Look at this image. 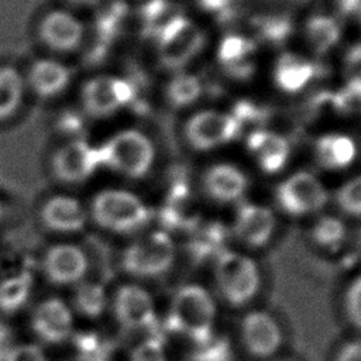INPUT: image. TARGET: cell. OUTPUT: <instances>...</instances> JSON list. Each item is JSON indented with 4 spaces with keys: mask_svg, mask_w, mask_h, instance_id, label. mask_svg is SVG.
<instances>
[{
    "mask_svg": "<svg viewBox=\"0 0 361 361\" xmlns=\"http://www.w3.org/2000/svg\"><path fill=\"white\" fill-rule=\"evenodd\" d=\"M216 305L210 293L199 285H185L173 296L168 314L171 330L183 334L195 344L213 334Z\"/></svg>",
    "mask_w": 361,
    "mask_h": 361,
    "instance_id": "1",
    "label": "cell"
},
{
    "mask_svg": "<svg viewBox=\"0 0 361 361\" xmlns=\"http://www.w3.org/2000/svg\"><path fill=\"white\" fill-rule=\"evenodd\" d=\"M99 149L100 165L128 178L144 176L154 162V145L140 131L126 130L113 135Z\"/></svg>",
    "mask_w": 361,
    "mask_h": 361,
    "instance_id": "2",
    "label": "cell"
},
{
    "mask_svg": "<svg viewBox=\"0 0 361 361\" xmlns=\"http://www.w3.org/2000/svg\"><path fill=\"white\" fill-rule=\"evenodd\" d=\"M93 220L111 231H134L149 220V210L142 200L131 192L107 189L96 195L92 203Z\"/></svg>",
    "mask_w": 361,
    "mask_h": 361,
    "instance_id": "3",
    "label": "cell"
},
{
    "mask_svg": "<svg viewBox=\"0 0 361 361\" xmlns=\"http://www.w3.org/2000/svg\"><path fill=\"white\" fill-rule=\"evenodd\" d=\"M214 279L221 296L233 306L248 303L259 289L255 262L244 254L228 250L216 257Z\"/></svg>",
    "mask_w": 361,
    "mask_h": 361,
    "instance_id": "4",
    "label": "cell"
},
{
    "mask_svg": "<svg viewBox=\"0 0 361 361\" xmlns=\"http://www.w3.org/2000/svg\"><path fill=\"white\" fill-rule=\"evenodd\" d=\"M175 259V244L166 231H151L134 241L123 255V267L137 276H158Z\"/></svg>",
    "mask_w": 361,
    "mask_h": 361,
    "instance_id": "5",
    "label": "cell"
},
{
    "mask_svg": "<svg viewBox=\"0 0 361 361\" xmlns=\"http://www.w3.org/2000/svg\"><path fill=\"white\" fill-rule=\"evenodd\" d=\"M203 34L182 16L169 18L158 32V55L168 69H178L188 63L202 48Z\"/></svg>",
    "mask_w": 361,
    "mask_h": 361,
    "instance_id": "6",
    "label": "cell"
},
{
    "mask_svg": "<svg viewBox=\"0 0 361 361\" xmlns=\"http://www.w3.org/2000/svg\"><path fill=\"white\" fill-rule=\"evenodd\" d=\"M329 193L319 178L306 171L283 179L275 192L278 206L289 216H307L323 209Z\"/></svg>",
    "mask_w": 361,
    "mask_h": 361,
    "instance_id": "7",
    "label": "cell"
},
{
    "mask_svg": "<svg viewBox=\"0 0 361 361\" xmlns=\"http://www.w3.org/2000/svg\"><path fill=\"white\" fill-rule=\"evenodd\" d=\"M134 99V87L130 82L100 75L87 80L80 92V103L87 116L109 117Z\"/></svg>",
    "mask_w": 361,
    "mask_h": 361,
    "instance_id": "8",
    "label": "cell"
},
{
    "mask_svg": "<svg viewBox=\"0 0 361 361\" xmlns=\"http://www.w3.org/2000/svg\"><path fill=\"white\" fill-rule=\"evenodd\" d=\"M241 130L231 114L202 111L193 116L185 127L188 142L196 149H210L235 138Z\"/></svg>",
    "mask_w": 361,
    "mask_h": 361,
    "instance_id": "9",
    "label": "cell"
},
{
    "mask_svg": "<svg viewBox=\"0 0 361 361\" xmlns=\"http://www.w3.org/2000/svg\"><path fill=\"white\" fill-rule=\"evenodd\" d=\"M38 37L41 42L54 52H73L85 39V25L72 13L52 10L41 18Z\"/></svg>",
    "mask_w": 361,
    "mask_h": 361,
    "instance_id": "10",
    "label": "cell"
},
{
    "mask_svg": "<svg viewBox=\"0 0 361 361\" xmlns=\"http://www.w3.org/2000/svg\"><path fill=\"white\" fill-rule=\"evenodd\" d=\"M99 165V149L82 140L65 144L52 158L55 176L66 183L83 182L97 169Z\"/></svg>",
    "mask_w": 361,
    "mask_h": 361,
    "instance_id": "11",
    "label": "cell"
},
{
    "mask_svg": "<svg viewBox=\"0 0 361 361\" xmlns=\"http://www.w3.org/2000/svg\"><path fill=\"white\" fill-rule=\"evenodd\" d=\"M241 338L250 354L258 358L274 355L282 344V331L267 312L254 310L241 322Z\"/></svg>",
    "mask_w": 361,
    "mask_h": 361,
    "instance_id": "12",
    "label": "cell"
},
{
    "mask_svg": "<svg viewBox=\"0 0 361 361\" xmlns=\"http://www.w3.org/2000/svg\"><path fill=\"white\" fill-rule=\"evenodd\" d=\"M114 313L118 323L130 330L151 329L157 319L151 295L135 285H127L117 290Z\"/></svg>",
    "mask_w": 361,
    "mask_h": 361,
    "instance_id": "13",
    "label": "cell"
},
{
    "mask_svg": "<svg viewBox=\"0 0 361 361\" xmlns=\"http://www.w3.org/2000/svg\"><path fill=\"white\" fill-rule=\"evenodd\" d=\"M275 216L272 210L262 204L244 202L235 210L233 230L235 237L247 245H265L275 230Z\"/></svg>",
    "mask_w": 361,
    "mask_h": 361,
    "instance_id": "14",
    "label": "cell"
},
{
    "mask_svg": "<svg viewBox=\"0 0 361 361\" xmlns=\"http://www.w3.org/2000/svg\"><path fill=\"white\" fill-rule=\"evenodd\" d=\"M87 269L83 251L71 244H59L48 250L44 259V271L49 281L61 285L80 281Z\"/></svg>",
    "mask_w": 361,
    "mask_h": 361,
    "instance_id": "15",
    "label": "cell"
},
{
    "mask_svg": "<svg viewBox=\"0 0 361 361\" xmlns=\"http://www.w3.org/2000/svg\"><path fill=\"white\" fill-rule=\"evenodd\" d=\"M32 327L39 338L48 343L63 341L72 330V314L59 299L39 303L32 316Z\"/></svg>",
    "mask_w": 361,
    "mask_h": 361,
    "instance_id": "16",
    "label": "cell"
},
{
    "mask_svg": "<svg viewBox=\"0 0 361 361\" xmlns=\"http://www.w3.org/2000/svg\"><path fill=\"white\" fill-rule=\"evenodd\" d=\"M72 79L71 69L55 59L35 61L27 73V85L41 99H52L65 92Z\"/></svg>",
    "mask_w": 361,
    "mask_h": 361,
    "instance_id": "17",
    "label": "cell"
},
{
    "mask_svg": "<svg viewBox=\"0 0 361 361\" xmlns=\"http://www.w3.org/2000/svg\"><path fill=\"white\" fill-rule=\"evenodd\" d=\"M206 193L219 203L238 202L247 190L248 180L241 169L230 164L212 166L203 179Z\"/></svg>",
    "mask_w": 361,
    "mask_h": 361,
    "instance_id": "18",
    "label": "cell"
},
{
    "mask_svg": "<svg viewBox=\"0 0 361 361\" xmlns=\"http://www.w3.org/2000/svg\"><path fill=\"white\" fill-rule=\"evenodd\" d=\"M247 148L265 173H276L286 165L290 148L289 142L272 131H254L247 138Z\"/></svg>",
    "mask_w": 361,
    "mask_h": 361,
    "instance_id": "19",
    "label": "cell"
},
{
    "mask_svg": "<svg viewBox=\"0 0 361 361\" xmlns=\"http://www.w3.org/2000/svg\"><path fill=\"white\" fill-rule=\"evenodd\" d=\"M47 227L62 233H75L86 223V210L82 203L69 196H55L49 199L41 213Z\"/></svg>",
    "mask_w": 361,
    "mask_h": 361,
    "instance_id": "20",
    "label": "cell"
},
{
    "mask_svg": "<svg viewBox=\"0 0 361 361\" xmlns=\"http://www.w3.org/2000/svg\"><path fill=\"white\" fill-rule=\"evenodd\" d=\"M162 220L166 226L192 230L199 224L197 203L188 188L179 185L166 197Z\"/></svg>",
    "mask_w": 361,
    "mask_h": 361,
    "instance_id": "21",
    "label": "cell"
},
{
    "mask_svg": "<svg viewBox=\"0 0 361 361\" xmlns=\"http://www.w3.org/2000/svg\"><path fill=\"white\" fill-rule=\"evenodd\" d=\"M354 141L343 134H326L316 141V157L326 169H344L355 158Z\"/></svg>",
    "mask_w": 361,
    "mask_h": 361,
    "instance_id": "22",
    "label": "cell"
},
{
    "mask_svg": "<svg viewBox=\"0 0 361 361\" xmlns=\"http://www.w3.org/2000/svg\"><path fill=\"white\" fill-rule=\"evenodd\" d=\"M314 65L293 54H283L275 68L276 85L289 93L299 92L314 75Z\"/></svg>",
    "mask_w": 361,
    "mask_h": 361,
    "instance_id": "23",
    "label": "cell"
},
{
    "mask_svg": "<svg viewBox=\"0 0 361 361\" xmlns=\"http://www.w3.org/2000/svg\"><path fill=\"white\" fill-rule=\"evenodd\" d=\"M254 44L240 35L226 37L219 48V61L235 76H247L252 71L247 65V58L252 52Z\"/></svg>",
    "mask_w": 361,
    "mask_h": 361,
    "instance_id": "24",
    "label": "cell"
},
{
    "mask_svg": "<svg viewBox=\"0 0 361 361\" xmlns=\"http://www.w3.org/2000/svg\"><path fill=\"white\" fill-rule=\"evenodd\" d=\"M25 80L11 66L0 68V121L11 117L20 107Z\"/></svg>",
    "mask_w": 361,
    "mask_h": 361,
    "instance_id": "25",
    "label": "cell"
},
{
    "mask_svg": "<svg viewBox=\"0 0 361 361\" xmlns=\"http://www.w3.org/2000/svg\"><path fill=\"white\" fill-rule=\"evenodd\" d=\"M32 278L27 272L8 276L0 282V310L14 312L28 299Z\"/></svg>",
    "mask_w": 361,
    "mask_h": 361,
    "instance_id": "26",
    "label": "cell"
},
{
    "mask_svg": "<svg viewBox=\"0 0 361 361\" xmlns=\"http://www.w3.org/2000/svg\"><path fill=\"white\" fill-rule=\"evenodd\" d=\"M192 238V251L199 258H207L213 254L217 257L224 248V228L220 224L209 223L202 227L195 226Z\"/></svg>",
    "mask_w": 361,
    "mask_h": 361,
    "instance_id": "27",
    "label": "cell"
},
{
    "mask_svg": "<svg viewBox=\"0 0 361 361\" xmlns=\"http://www.w3.org/2000/svg\"><path fill=\"white\" fill-rule=\"evenodd\" d=\"M306 37L313 49L324 54L338 41L340 30L333 18L314 16L306 23Z\"/></svg>",
    "mask_w": 361,
    "mask_h": 361,
    "instance_id": "28",
    "label": "cell"
},
{
    "mask_svg": "<svg viewBox=\"0 0 361 361\" xmlns=\"http://www.w3.org/2000/svg\"><path fill=\"white\" fill-rule=\"evenodd\" d=\"M347 235V228L343 220L334 216H322L316 220L312 228V238L313 241L329 250L338 248Z\"/></svg>",
    "mask_w": 361,
    "mask_h": 361,
    "instance_id": "29",
    "label": "cell"
},
{
    "mask_svg": "<svg viewBox=\"0 0 361 361\" xmlns=\"http://www.w3.org/2000/svg\"><path fill=\"white\" fill-rule=\"evenodd\" d=\"M75 306L85 316H99L106 306L104 289L92 282L80 283L75 290Z\"/></svg>",
    "mask_w": 361,
    "mask_h": 361,
    "instance_id": "30",
    "label": "cell"
},
{
    "mask_svg": "<svg viewBox=\"0 0 361 361\" xmlns=\"http://www.w3.org/2000/svg\"><path fill=\"white\" fill-rule=\"evenodd\" d=\"M202 87L199 80L192 75H178L168 86V100L175 107H182L193 103L200 96Z\"/></svg>",
    "mask_w": 361,
    "mask_h": 361,
    "instance_id": "31",
    "label": "cell"
},
{
    "mask_svg": "<svg viewBox=\"0 0 361 361\" xmlns=\"http://www.w3.org/2000/svg\"><path fill=\"white\" fill-rule=\"evenodd\" d=\"M192 361H231V345L227 337L216 336L214 333L195 344Z\"/></svg>",
    "mask_w": 361,
    "mask_h": 361,
    "instance_id": "32",
    "label": "cell"
},
{
    "mask_svg": "<svg viewBox=\"0 0 361 361\" xmlns=\"http://www.w3.org/2000/svg\"><path fill=\"white\" fill-rule=\"evenodd\" d=\"M337 206L350 216H361V175L344 182L336 192Z\"/></svg>",
    "mask_w": 361,
    "mask_h": 361,
    "instance_id": "33",
    "label": "cell"
},
{
    "mask_svg": "<svg viewBox=\"0 0 361 361\" xmlns=\"http://www.w3.org/2000/svg\"><path fill=\"white\" fill-rule=\"evenodd\" d=\"M117 4L121 13L138 16L148 24H154L166 8V0H117Z\"/></svg>",
    "mask_w": 361,
    "mask_h": 361,
    "instance_id": "34",
    "label": "cell"
},
{
    "mask_svg": "<svg viewBox=\"0 0 361 361\" xmlns=\"http://www.w3.org/2000/svg\"><path fill=\"white\" fill-rule=\"evenodd\" d=\"M130 361H168L162 340L157 336H152L141 341L133 350Z\"/></svg>",
    "mask_w": 361,
    "mask_h": 361,
    "instance_id": "35",
    "label": "cell"
},
{
    "mask_svg": "<svg viewBox=\"0 0 361 361\" xmlns=\"http://www.w3.org/2000/svg\"><path fill=\"white\" fill-rule=\"evenodd\" d=\"M344 305L350 322L361 333V276L355 278L347 288Z\"/></svg>",
    "mask_w": 361,
    "mask_h": 361,
    "instance_id": "36",
    "label": "cell"
},
{
    "mask_svg": "<svg viewBox=\"0 0 361 361\" xmlns=\"http://www.w3.org/2000/svg\"><path fill=\"white\" fill-rule=\"evenodd\" d=\"M344 75L347 87L361 90V45L353 47L345 56Z\"/></svg>",
    "mask_w": 361,
    "mask_h": 361,
    "instance_id": "37",
    "label": "cell"
},
{
    "mask_svg": "<svg viewBox=\"0 0 361 361\" xmlns=\"http://www.w3.org/2000/svg\"><path fill=\"white\" fill-rule=\"evenodd\" d=\"M3 361H47L44 353L31 344L11 347Z\"/></svg>",
    "mask_w": 361,
    "mask_h": 361,
    "instance_id": "38",
    "label": "cell"
},
{
    "mask_svg": "<svg viewBox=\"0 0 361 361\" xmlns=\"http://www.w3.org/2000/svg\"><path fill=\"white\" fill-rule=\"evenodd\" d=\"M76 345H78L80 354L90 360L100 358V355H102V345L96 336H92V334L78 336Z\"/></svg>",
    "mask_w": 361,
    "mask_h": 361,
    "instance_id": "39",
    "label": "cell"
},
{
    "mask_svg": "<svg viewBox=\"0 0 361 361\" xmlns=\"http://www.w3.org/2000/svg\"><path fill=\"white\" fill-rule=\"evenodd\" d=\"M336 361H361V340H354L344 344L340 348Z\"/></svg>",
    "mask_w": 361,
    "mask_h": 361,
    "instance_id": "40",
    "label": "cell"
},
{
    "mask_svg": "<svg viewBox=\"0 0 361 361\" xmlns=\"http://www.w3.org/2000/svg\"><path fill=\"white\" fill-rule=\"evenodd\" d=\"M10 343V336H8V330L3 326H0V361L4 360L6 354L8 353V350L11 347H8Z\"/></svg>",
    "mask_w": 361,
    "mask_h": 361,
    "instance_id": "41",
    "label": "cell"
},
{
    "mask_svg": "<svg viewBox=\"0 0 361 361\" xmlns=\"http://www.w3.org/2000/svg\"><path fill=\"white\" fill-rule=\"evenodd\" d=\"M199 1L207 10H221L227 3V0H199Z\"/></svg>",
    "mask_w": 361,
    "mask_h": 361,
    "instance_id": "42",
    "label": "cell"
},
{
    "mask_svg": "<svg viewBox=\"0 0 361 361\" xmlns=\"http://www.w3.org/2000/svg\"><path fill=\"white\" fill-rule=\"evenodd\" d=\"M72 6H78V7H92L94 4H97L100 0H65Z\"/></svg>",
    "mask_w": 361,
    "mask_h": 361,
    "instance_id": "43",
    "label": "cell"
}]
</instances>
